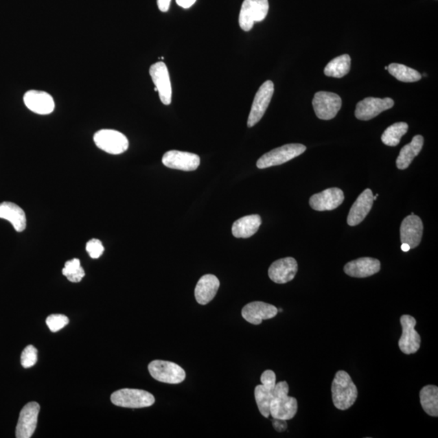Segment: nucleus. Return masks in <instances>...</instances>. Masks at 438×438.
I'll return each mask as SVG.
<instances>
[{"mask_svg":"<svg viewBox=\"0 0 438 438\" xmlns=\"http://www.w3.org/2000/svg\"><path fill=\"white\" fill-rule=\"evenodd\" d=\"M287 382L276 383L270 404V414L273 418L289 421L295 417L298 411L296 397L288 396Z\"/></svg>","mask_w":438,"mask_h":438,"instance_id":"nucleus-1","label":"nucleus"},{"mask_svg":"<svg viewBox=\"0 0 438 438\" xmlns=\"http://www.w3.org/2000/svg\"><path fill=\"white\" fill-rule=\"evenodd\" d=\"M332 392L335 408L342 411L349 409L358 397L357 387L345 371H338L335 374Z\"/></svg>","mask_w":438,"mask_h":438,"instance_id":"nucleus-2","label":"nucleus"},{"mask_svg":"<svg viewBox=\"0 0 438 438\" xmlns=\"http://www.w3.org/2000/svg\"><path fill=\"white\" fill-rule=\"evenodd\" d=\"M111 400L114 405L127 408H148L155 403V397L150 392L128 388L114 392Z\"/></svg>","mask_w":438,"mask_h":438,"instance_id":"nucleus-3","label":"nucleus"},{"mask_svg":"<svg viewBox=\"0 0 438 438\" xmlns=\"http://www.w3.org/2000/svg\"><path fill=\"white\" fill-rule=\"evenodd\" d=\"M306 146L301 144H288L273 150L258 159L259 169L279 166L301 155L306 150Z\"/></svg>","mask_w":438,"mask_h":438,"instance_id":"nucleus-4","label":"nucleus"},{"mask_svg":"<svg viewBox=\"0 0 438 438\" xmlns=\"http://www.w3.org/2000/svg\"><path fill=\"white\" fill-rule=\"evenodd\" d=\"M269 7L268 0H244L239 16L240 28L244 31L251 30L255 22L266 19Z\"/></svg>","mask_w":438,"mask_h":438,"instance_id":"nucleus-5","label":"nucleus"},{"mask_svg":"<svg viewBox=\"0 0 438 438\" xmlns=\"http://www.w3.org/2000/svg\"><path fill=\"white\" fill-rule=\"evenodd\" d=\"M149 372L157 381L168 384H180L185 381V371L173 362L154 360L148 366Z\"/></svg>","mask_w":438,"mask_h":438,"instance_id":"nucleus-6","label":"nucleus"},{"mask_svg":"<svg viewBox=\"0 0 438 438\" xmlns=\"http://www.w3.org/2000/svg\"><path fill=\"white\" fill-rule=\"evenodd\" d=\"M96 146L111 154H120L128 149V138L123 133L113 129H102L93 136Z\"/></svg>","mask_w":438,"mask_h":438,"instance_id":"nucleus-7","label":"nucleus"},{"mask_svg":"<svg viewBox=\"0 0 438 438\" xmlns=\"http://www.w3.org/2000/svg\"><path fill=\"white\" fill-rule=\"evenodd\" d=\"M262 385L255 388L254 395L259 411L264 417H270V404L276 386V375L272 370H266L262 374Z\"/></svg>","mask_w":438,"mask_h":438,"instance_id":"nucleus-8","label":"nucleus"},{"mask_svg":"<svg viewBox=\"0 0 438 438\" xmlns=\"http://www.w3.org/2000/svg\"><path fill=\"white\" fill-rule=\"evenodd\" d=\"M312 106L317 118L330 120L334 119L341 109L342 100L336 93L317 92L312 100Z\"/></svg>","mask_w":438,"mask_h":438,"instance_id":"nucleus-9","label":"nucleus"},{"mask_svg":"<svg viewBox=\"0 0 438 438\" xmlns=\"http://www.w3.org/2000/svg\"><path fill=\"white\" fill-rule=\"evenodd\" d=\"M275 86L271 80H267L262 84L260 89H258L256 96L252 105L251 111L248 119V127L252 128L256 125L265 115L266 111L269 106L273 95H274Z\"/></svg>","mask_w":438,"mask_h":438,"instance_id":"nucleus-10","label":"nucleus"},{"mask_svg":"<svg viewBox=\"0 0 438 438\" xmlns=\"http://www.w3.org/2000/svg\"><path fill=\"white\" fill-rule=\"evenodd\" d=\"M400 323L403 329L399 341L400 350L406 355L414 354L418 351L422 343L421 335L415 330L417 320L412 316L403 315L401 316Z\"/></svg>","mask_w":438,"mask_h":438,"instance_id":"nucleus-11","label":"nucleus"},{"mask_svg":"<svg viewBox=\"0 0 438 438\" xmlns=\"http://www.w3.org/2000/svg\"><path fill=\"white\" fill-rule=\"evenodd\" d=\"M395 105L394 100L390 97L378 98L367 97L358 102L355 111L356 117L360 120L372 119L379 114L392 108Z\"/></svg>","mask_w":438,"mask_h":438,"instance_id":"nucleus-12","label":"nucleus"},{"mask_svg":"<svg viewBox=\"0 0 438 438\" xmlns=\"http://www.w3.org/2000/svg\"><path fill=\"white\" fill-rule=\"evenodd\" d=\"M150 75L155 84V91L159 92L160 100L164 105L172 102V89L168 67L163 62H158L152 65Z\"/></svg>","mask_w":438,"mask_h":438,"instance_id":"nucleus-13","label":"nucleus"},{"mask_svg":"<svg viewBox=\"0 0 438 438\" xmlns=\"http://www.w3.org/2000/svg\"><path fill=\"white\" fill-rule=\"evenodd\" d=\"M40 405L30 402L21 409L16 430L17 438H30L37 427Z\"/></svg>","mask_w":438,"mask_h":438,"instance_id":"nucleus-14","label":"nucleus"},{"mask_svg":"<svg viewBox=\"0 0 438 438\" xmlns=\"http://www.w3.org/2000/svg\"><path fill=\"white\" fill-rule=\"evenodd\" d=\"M163 163L168 168L193 172L200 166V159L198 154L189 152L171 150L163 155Z\"/></svg>","mask_w":438,"mask_h":438,"instance_id":"nucleus-15","label":"nucleus"},{"mask_svg":"<svg viewBox=\"0 0 438 438\" xmlns=\"http://www.w3.org/2000/svg\"><path fill=\"white\" fill-rule=\"evenodd\" d=\"M297 271L298 264L296 259L286 257L272 263L268 275L275 284H284L293 280Z\"/></svg>","mask_w":438,"mask_h":438,"instance_id":"nucleus-16","label":"nucleus"},{"mask_svg":"<svg viewBox=\"0 0 438 438\" xmlns=\"http://www.w3.org/2000/svg\"><path fill=\"white\" fill-rule=\"evenodd\" d=\"M423 222L421 218L411 214L406 217L400 227L402 244H408L411 249H415L421 244L423 235Z\"/></svg>","mask_w":438,"mask_h":438,"instance_id":"nucleus-17","label":"nucleus"},{"mask_svg":"<svg viewBox=\"0 0 438 438\" xmlns=\"http://www.w3.org/2000/svg\"><path fill=\"white\" fill-rule=\"evenodd\" d=\"M343 200V192L338 187H332L312 196L310 205L315 211H327L338 208L342 205Z\"/></svg>","mask_w":438,"mask_h":438,"instance_id":"nucleus-18","label":"nucleus"},{"mask_svg":"<svg viewBox=\"0 0 438 438\" xmlns=\"http://www.w3.org/2000/svg\"><path fill=\"white\" fill-rule=\"evenodd\" d=\"M278 308L270 303L254 301L246 305L241 312L245 321L253 325H260L263 320H269L278 314Z\"/></svg>","mask_w":438,"mask_h":438,"instance_id":"nucleus-19","label":"nucleus"},{"mask_svg":"<svg viewBox=\"0 0 438 438\" xmlns=\"http://www.w3.org/2000/svg\"><path fill=\"white\" fill-rule=\"evenodd\" d=\"M27 108L38 115H49L55 110L56 104L53 97L45 91H29L24 95Z\"/></svg>","mask_w":438,"mask_h":438,"instance_id":"nucleus-20","label":"nucleus"},{"mask_svg":"<svg viewBox=\"0 0 438 438\" xmlns=\"http://www.w3.org/2000/svg\"><path fill=\"white\" fill-rule=\"evenodd\" d=\"M373 194L372 190L367 189L362 193L353 204L347 217V224L351 227L359 225L364 221L373 207Z\"/></svg>","mask_w":438,"mask_h":438,"instance_id":"nucleus-21","label":"nucleus"},{"mask_svg":"<svg viewBox=\"0 0 438 438\" xmlns=\"http://www.w3.org/2000/svg\"><path fill=\"white\" fill-rule=\"evenodd\" d=\"M381 270V262L372 257H361L346 264L344 272L354 278H367Z\"/></svg>","mask_w":438,"mask_h":438,"instance_id":"nucleus-22","label":"nucleus"},{"mask_svg":"<svg viewBox=\"0 0 438 438\" xmlns=\"http://www.w3.org/2000/svg\"><path fill=\"white\" fill-rule=\"evenodd\" d=\"M220 281L216 275H205L198 281L195 288V298L200 305H207L216 297Z\"/></svg>","mask_w":438,"mask_h":438,"instance_id":"nucleus-23","label":"nucleus"},{"mask_svg":"<svg viewBox=\"0 0 438 438\" xmlns=\"http://www.w3.org/2000/svg\"><path fill=\"white\" fill-rule=\"evenodd\" d=\"M262 225V218L258 214L244 216L236 220L232 225V234L235 238L247 239L256 234Z\"/></svg>","mask_w":438,"mask_h":438,"instance_id":"nucleus-24","label":"nucleus"},{"mask_svg":"<svg viewBox=\"0 0 438 438\" xmlns=\"http://www.w3.org/2000/svg\"><path fill=\"white\" fill-rule=\"evenodd\" d=\"M0 218L10 222L18 232L25 230V214L23 209L14 203L6 202L0 204Z\"/></svg>","mask_w":438,"mask_h":438,"instance_id":"nucleus-25","label":"nucleus"},{"mask_svg":"<svg viewBox=\"0 0 438 438\" xmlns=\"http://www.w3.org/2000/svg\"><path fill=\"white\" fill-rule=\"evenodd\" d=\"M424 145V137L417 135L413 137V139L408 145H406L402 148L399 157L397 158L396 165L400 170H405L408 168L411 163L422 151Z\"/></svg>","mask_w":438,"mask_h":438,"instance_id":"nucleus-26","label":"nucleus"},{"mask_svg":"<svg viewBox=\"0 0 438 438\" xmlns=\"http://www.w3.org/2000/svg\"><path fill=\"white\" fill-rule=\"evenodd\" d=\"M422 408L428 415L438 417V388L436 386L424 387L419 392Z\"/></svg>","mask_w":438,"mask_h":438,"instance_id":"nucleus-27","label":"nucleus"},{"mask_svg":"<svg viewBox=\"0 0 438 438\" xmlns=\"http://www.w3.org/2000/svg\"><path fill=\"white\" fill-rule=\"evenodd\" d=\"M350 69V56L342 55L329 62V64L325 66L324 73L327 77L342 78L349 73Z\"/></svg>","mask_w":438,"mask_h":438,"instance_id":"nucleus-28","label":"nucleus"},{"mask_svg":"<svg viewBox=\"0 0 438 438\" xmlns=\"http://www.w3.org/2000/svg\"><path fill=\"white\" fill-rule=\"evenodd\" d=\"M408 130V124L404 122L395 123L388 127L382 136V141L388 146H397L401 138Z\"/></svg>","mask_w":438,"mask_h":438,"instance_id":"nucleus-29","label":"nucleus"},{"mask_svg":"<svg viewBox=\"0 0 438 438\" xmlns=\"http://www.w3.org/2000/svg\"><path fill=\"white\" fill-rule=\"evenodd\" d=\"M389 73L403 82H417L421 80L422 76L417 70L409 68L404 65L391 64L388 66Z\"/></svg>","mask_w":438,"mask_h":438,"instance_id":"nucleus-30","label":"nucleus"},{"mask_svg":"<svg viewBox=\"0 0 438 438\" xmlns=\"http://www.w3.org/2000/svg\"><path fill=\"white\" fill-rule=\"evenodd\" d=\"M62 273L71 283H79L86 275V273L80 266V260L78 258L67 262Z\"/></svg>","mask_w":438,"mask_h":438,"instance_id":"nucleus-31","label":"nucleus"},{"mask_svg":"<svg viewBox=\"0 0 438 438\" xmlns=\"http://www.w3.org/2000/svg\"><path fill=\"white\" fill-rule=\"evenodd\" d=\"M21 360L25 369L33 367L37 363L38 350L33 345L27 346L21 353Z\"/></svg>","mask_w":438,"mask_h":438,"instance_id":"nucleus-32","label":"nucleus"},{"mask_svg":"<svg viewBox=\"0 0 438 438\" xmlns=\"http://www.w3.org/2000/svg\"><path fill=\"white\" fill-rule=\"evenodd\" d=\"M46 323L52 332H57L69 323V319L65 315L52 314L47 317Z\"/></svg>","mask_w":438,"mask_h":438,"instance_id":"nucleus-33","label":"nucleus"},{"mask_svg":"<svg viewBox=\"0 0 438 438\" xmlns=\"http://www.w3.org/2000/svg\"><path fill=\"white\" fill-rule=\"evenodd\" d=\"M87 251L93 259L100 258L104 252V247L101 241L92 239L87 244Z\"/></svg>","mask_w":438,"mask_h":438,"instance_id":"nucleus-34","label":"nucleus"},{"mask_svg":"<svg viewBox=\"0 0 438 438\" xmlns=\"http://www.w3.org/2000/svg\"><path fill=\"white\" fill-rule=\"evenodd\" d=\"M286 422L287 421L273 418L272 424L277 432L281 433L286 431L288 428V424Z\"/></svg>","mask_w":438,"mask_h":438,"instance_id":"nucleus-35","label":"nucleus"},{"mask_svg":"<svg viewBox=\"0 0 438 438\" xmlns=\"http://www.w3.org/2000/svg\"><path fill=\"white\" fill-rule=\"evenodd\" d=\"M172 0H158V7L159 10L163 12H166L169 10L170 4H171Z\"/></svg>","mask_w":438,"mask_h":438,"instance_id":"nucleus-36","label":"nucleus"},{"mask_svg":"<svg viewBox=\"0 0 438 438\" xmlns=\"http://www.w3.org/2000/svg\"><path fill=\"white\" fill-rule=\"evenodd\" d=\"M196 0H176V3L178 6L183 8H189L194 5Z\"/></svg>","mask_w":438,"mask_h":438,"instance_id":"nucleus-37","label":"nucleus"},{"mask_svg":"<svg viewBox=\"0 0 438 438\" xmlns=\"http://www.w3.org/2000/svg\"><path fill=\"white\" fill-rule=\"evenodd\" d=\"M401 249L406 253V252H408L411 248L408 244L403 243L402 244Z\"/></svg>","mask_w":438,"mask_h":438,"instance_id":"nucleus-38","label":"nucleus"},{"mask_svg":"<svg viewBox=\"0 0 438 438\" xmlns=\"http://www.w3.org/2000/svg\"><path fill=\"white\" fill-rule=\"evenodd\" d=\"M378 198V194H377L376 196H373V200H377Z\"/></svg>","mask_w":438,"mask_h":438,"instance_id":"nucleus-39","label":"nucleus"},{"mask_svg":"<svg viewBox=\"0 0 438 438\" xmlns=\"http://www.w3.org/2000/svg\"><path fill=\"white\" fill-rule=\"evenodd\" d=\"M385 69H386V70H387V69H388V67H387H387H385Z\"/></svg>","mask_w":438,"mask_h":438,"instance_id":"nucleus-40","label":"nucleus"}]
</instances>
